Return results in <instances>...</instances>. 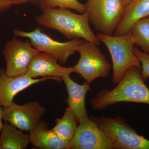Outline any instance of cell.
Wrapping results in <instances>:
<instances>
[{"label": "cell", "mask_w": 149, "mask_h": 149, "mask_svg": "<svg viewBox=\"0 0 149 149\" xmlns=\"http://www.w3.org/2000/svg\"><path fill=\"white\" fill-rule=\"evenodd\" d=\"M13 34L16 37L28 38L32 46L39 52L53 56L63 64L66 63L70 56L77 52L84 41L74 39L63 42H58L43 33L39 27L31 32L15 29Z\"/></svg>", "instance_id": "6"}, {"label": "cell", "mask_w": 149, "mask_h": 149, "mask_svg": "<svg viewBox=\"0 0 149 149\" xmlns=\"http://www.w3.org/2000/svg\"><path fill=\"white\" fill-rule=\"evenodd\" d=\"M2 120H0V134H1V132L3 126V123Z\"/></svg>", "instance_id": "25"}, {"label": "cell", "mask_w": 149, "mask_h": 149, "mask_svg": "<svg viewBox=\"0 0 149 149\" xmlns=\"http://www.w3.org/2000/svg\"><path fill=\"white\" fill-rule=\"evenodd\" d=\"M26 0H0V13L5 12L14 6L26 3Z\"/></svg>", "instance_id": "21"}, {"label": "cell", "mask_w": 149, "mask_h": 149, "mask_svg": "<svg viewBox=\"0 0 149 149\" xmlns=\"http://www.w3.org/2000/svg\"><path fill=\"white\" fill-rule=\"evenodd\" d=\"M56 58L45 53L39 52L32 59L26 74L33 78L54 77L61 81L67 73L73 72L72 67H63Z\"/></svg>", "instance_id": "12"}, {"label": "cell", "mask_w": 149, "mask_h": 149, "mask_svg": "<svg viewBox=\"0 0 149 149\" xmlns=\"http://www.w3.org/2000/svg\"><path fill=\"white\" fill-rule=\"evenodd\" d=\"M70 149H112L114 145L109 136L90 118L80 120Z\"/></svg>", "instance_id": "9"}, {"label": "cell", "mask_w": 149, "mask_h": 149, "mask_svg": "<svg viewBox=\"0 0 149 149\" xmlns=\"http://www.w3.org/2000/svg\"><path fill=\"white\" fill-rule=\"evenodd\" d=\"M3 118L22 131H29L41 121L46 109L37 101L23 105L14 103L7 107H3Z\"/></svg>", "instance_id": "10"}, {"label": "cell", "mask_w": 149, "mask_h": 149, "mask_svg": "<svg viewBox=\"0 0 149 149\" xmlns=\"http://www.w3.org/2000/svg\"><path fill=\"white\" fill-rule=\"evenodd\" d=\"M1 107L0 104V120H2L3 118V110Z\"/></svg>", "instance_id": "24"}, {"label": "cell", "mask_w": 149, "mask_h": 149, "mask_svg": "<svg viewBox=\"0 0 149 149\" xmlns=\"http://www.w3.org/2000/svg\"><path fill=\"white\" fill-rule=\"evenodd\" d=\"M77 122L72 112L68 108L61 118H56L55 126L52 129L62 139L70 142L76 132Z\"/></svg>", "instance_id": "17"}, {"label": "cell", "mask_w": 149, "mask_h": 149, "mask_svg": "<svg viewBox=\"0 0 149 149\" xmlns=\"http://www.w3.org/2000/svg\"><path fill=\"white\" fill-rule=\"evenodd\" d=\"M121 1H122L123 5L125 7V6H127L130 3L131 0H121Z\"/></svg>", "instance_id": "23"}, {"label": "cell", "mask_w": 149, "mask_h": 149, "mask_svg": "<svg viewBox=\"0 0 149 149\" xmlns=\"http://www.w3.org/2000/svg\"><path fill=\"white\" fill-rule=\"evenodd\" d=\"M27 3H30L32 4L35 5L41 8L44 0H26Z\"/></svg>", "instance_id": "22"}, {"label": "cell", "mask_w": 149, "mask_h": 149, "mask_svg": "<svg viewBox=\"0 0 149 149\" xmlns=\"http://www.w3.org/2000/svg\"><path fill=\"white\" fill-rule=\"evenodd\" d=\"M129 33L133 37L135 45L149 54V16L137 22Z\"/></svg>", "instance_id": "18"}, {"label": "cell", "mask_w": 149, "mask_h": 149, "mask_svg": "<svg viewBox=\"0 0 149 149\" xmlns=\"http://www.w3.org/2000/svg\"><path fill=\"white\" fill-rule=\"evenodd\" d=\"M29 135L6 123L0 136V149H24L30 143Z\"/></svg>", "instance_id": "16"}, {"label": "cell", "mask_w": 149, "mask_h": 149, "mask_svg": "<svg viewBox=\"0 0 149 149\" xmlns=\"http://www.w3.org/2000/svg\"><path fill=\"white\" fill-rule=\"evenodd\" d=\"M94 121L111 139L115 149H149V140L139 135L122 118H95Z\"/></svg>", "instance_id": "5"}, {"label": "cell", "mask_w": 149, "mask_h": 149, "mask_svg": "<svg viewBox=\"0 0 149 149\" xmlns=\"http://www.w3.org/2000/svg\"><path fill=\"white\" fill-rule=\"evenodd\" d=\"M99 41L109 51L112 62V81L117 84L130 68L141 66V61L134 52V41L130 33L121 35H107L98 32Z\"/></svg>", "instance_id": "3"}, {"label": "cell", "mask_w": 149, "mask_h": 149, "mask_svg": "<svg viewBox=\"0 0 149 149\" xmlns=\"http://www.w3.org/2000/svg\"><path fill=\"white\" fill-rule=\"evenodd\" d=\"M70 73L65 74L62 78L65 84L68 93L66 101L72 112L77 122L85 118H89L86 105L85 98L87 93L91 91L90 84L85 83L83 85L78 84L70 78Z\"/></svg>", "instance_id": "13"}, {"label": "cell", "mask_w": 149, "mask_h": 149, "mask_svg": "<svg viewBox=\"0 0 149 149\" xmlns=\"http://www.w3.org/2000/svg\"><path fill=\"white\" fill-rule=\"evenodd\" d=\"M149 16V0H131L125 7L122 19L114 35L128 34L137 22Z\"/></svg>", "instance_id": "15"}, {"label": "cell", "mask_w": 149, "mask_h": 149, "mask_svg": "<svg viewBox=\"0 0 149 149\" xmlns=\"http://www.w3.org/2000/svg\"><path fill=\"white\" fill-rule=\"evenodd\" d=\"M43 7L70 9L80 13L86 12L85 4L78 0H44L40 8Z\"/></svg>", "instance_id": "19"}, {"label": "cell", "mask_w": 149, "mask_h": 149, "mask_svg": "<svg viewBox=\"0 0 149 149\" xmlns=\"http://www.w3.org/2000/svg\"><path fill=\"white\" fill-rule=\"evenodd\" d=\"M141 74V66L130 68L112 90L104 89L91 100L93 108L102 110L120 102L149 105V89Z\"/></svg>", "instance_id": "2"}, {"label": "cell", "mask_w": 149, "mask_h": 149, "mask_svg": "<svg viewBox=\"0 0 149 149\" xmlns=\"http://www.w3.org/2000/svg\"><path fill=\"white\" fill-rule=\"evenodd\" d=\"M89 21L97 31L113 35L122 19L125 6L121 0H87Z\"/></svg>", "instance_id": "4"}, {"label": "cell", "mask_w": 149, "mask_h": 149, "mask_svg": "<svg viewBox=\"0 0 149 149\" xmlns=\"http://www.w3.org/2000/svg\"><path fill=\"white\" fill-rule=\"evenodd\" d=\"M30 143L39 148L69 149L70 142L62 139L52 129L48 130V124L41 122L29 131Z\"/></svg>", "instance_id": "14"}, {"label": "cell", "mask_w": 149, "mask_h": 149, "mask_svg": "<svg viewBox=\"0 0 149 149\" xmlns=\"http://www.w3.org/2000/svg\"><path fill=\"white\" fill-rule=\"evenodd\" d=\"M40 8L42 13L35 19L41 26L56 30L68 40L83 39L100 45V42L90 27L87 12L77 14L68 8L45 7Z\"/></svg>", "instance_id": "1"}, {"label": "cell", "mask_w": 149, "mask_h": 149, "mask_svg": "<svg viewBox=\"0 0 149 149\" xmlns=\"http://www.w3.org/2000/svg\"><path fill=\"white\" fill-rule=\"evenodd\" d=\"M39 52L29 41L24 42L15 37L8 40L3 51L6 75L13 77L26 74L32 59Z\"/></svg>", "instance_id": "8"}, {"label": "cell", "mask_w": 149, "mask_h": 149, "mask_svg": "<svg viewBox=\"0 0 149 149\" xmlns=\"http://www.w3.org/2000/svg\"><path fill=\"white\" fill-rule=\"evenodd\" d=\"M54 80L60 82L55 77H48L33 78L24 74L17 76H8L5 69L0 70V104L2 107H7L14 103L15 96L31 85L45 81Z\"/></svg>", "instance_id": "11"}, {"label": "cell", "mask_w": 149, "mask_h": 149, "mask_svg": "<svg viewBox=\"0 0 149 149\" xmlns=\"http://www.w3.org/2000/svg\"><path fill=\"white\" fill-rule=\"evenodd\" d=\"M134 50L142 63L141 74L144 81H146L149 78V54L144 52L137 47H135Z\"/></svg>", "instance_id": "20"}, {"label": "cell", "mask_w": 149, "mask_h": 149, "mask_svg": "<svg viewBox=\"0 0 149 149\" xmlns=\"http://www.w3.org/2000/svg\"><path fill=\"white\" fill-rule=\"evenodd\" d=\"M77 52L80 58L72 69L85 83L90 84L95 79L106 77L109 74L111 65L95 44L84 40Z\"/></svg>", "instance_id": "7"}]
</instances>
